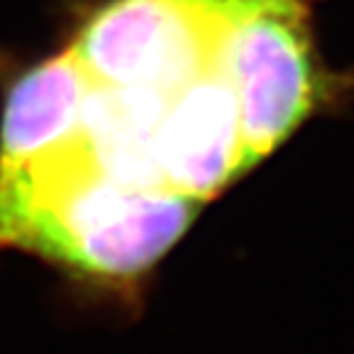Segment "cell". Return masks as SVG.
Returning <instances> with one entry per match:
<instances>
[{
  "label": "cell",
  "instance_id": "6da1fadb",
  "mask_svg": "<svg viewBox=\"0 0 354 354\" xmlns=\"http://www.w3.org/2000/svg\"><path fill=\"white\" fill-rule=\"evenodd\" d=\"M199 205L104 175L74 133L0 170V251H28L82 281L133 283L180 241Z\"/></svg>",
  "mask_w": 354,
  "mask_h": 354
},
{
  "label": "cell",
  "instance_id": "7a4b0ae2",
  "mask_svg": "<svg viewBox=\"0 0 354 354\" xmlns=\"http://www.w3.org/2000/svg\"><path fill=\"white\" fill-rule=\"evenodd\" d=\"M216 64L239 104L246 167L286 143L325 101L305 0H214Z\"/></svg>",
  "mask_w": 354,
  "mask_h": 354
},
{
  "label": "cell",
  "instance_id": "3957f363",
  "mask_svg": "<svg viewBox=\"0 0 354 354\" xmlns=\"http://www.w3.org/2000/svg\"><path fill=\"white\" fill-rule=\"evenodd\" d=\"M69 50L91 84L175 94L216 64L214 0H109Z\"/></svg>",
  "mask_w": 354,
  "mask_h": 354
},
{
  "label": "cell",
  "instance_id": "277c9868",
  "mask_svg": "<svg viewBox=\"0 0 354 354\" xmlns=\"http://www.w3.org/2000/svg\"><path fill=\"white\" fill-rule=\"evenodd\" d=\"M158 158L165 187L197 202L216 197L249 172L239 104L221 66L167 96L158 128Z\"/></svg>",
  "mask_w": 354,
  "mask_h": 354
},
{
  "label": "cell",
  "instance_id": "5b68a950",
  "mask_svg": "<svg viewBox=\"0 0 354 354\" xmlns=\"http://www.w3.org/2000/svg\"><path fill=\"white\" fill-rule=\"evenodd\" d=\"M0 170L35 160L79 131L91 79L69 47L10 69L0 59Z\"/></svg>",
  "mask_w": 354,
  "mask_h": 354
},
{
  "label": "cell",
  "instance_id": "8992f818",
  "mask_svg": "<svg viewBox=\"0 0 354 354\" xmlns=\"http://www.w3.org/2000/svg\"><path fill=\"white\" fill-rule=\"evenodd\" d=\"M165 104L167 96L150 88L91 84L77 133L94 165L131 187L167 189L158 158V128Z\"/></svg>",
  "mask_w": 354,
  "mask_h": 354
}]
</instances>
